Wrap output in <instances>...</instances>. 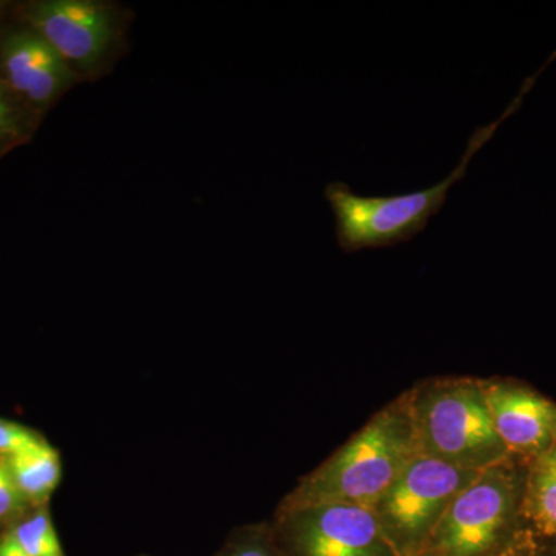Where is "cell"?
I'll use <instances>...</instances> for the list:
<instances>
[{"label":"cell","instance_id":"1","mask_svg":"<svg viewBox=\"0 0 556 556\" xmlns=\"http://www.w3.org/2000/svg\"><path fill=\"white\" fill-rule=\"evenodd\" d=\"M417 455L408 391L376 413L345 445L303 479L281 511L321 504L372 508Z\"/></svg>","mask_w":556,"mask_h":556},{"label":"cell","instance_id":"2","mask_svg":"<svg viewBox=\"0 0 556 556\" xmlns=\"http://www.w3.org/2000/svg\"><path fill=\"white\" fill-rule=\"evenodd\" d=\"M519 101L521 98L496 123L475 130L459 164L447 178L431 188L397 195L367 197L354 192L346 182H329L325 188V199L334 214L336 239L340 249L346 254H354L364 249L397 247L424 232L428 219L444 207L448 190L463 181L470 161L495 135L500 124L514 112Z\"/></svg>","mask_w":556,"mask_h":556},{"label":"cell","instance_id":"3","mask_svg":"<svg viewBox=\"0 0 556 556\" xmlns=\"http://www.w3.org/2000/svg\"><path fill=\"white\" fill-rule=\"evenodd\" d=\"M420 455L482 471L510 459L497 437L482 380L438 379L409 391Z\"/></svg>","mask_w":556,"mask_h":556},{"label":"cell","instance_id":"4","mask_svg":"<svg viewBox=\"0 0 556 556\" xmlns=\"http://www.w3.org/2000/svg\"><path fill=\"white\" fill-rule=\"evenodd\" d=\"M30 30L49 42L80 83L109 76L129 51L134 11L110 0H36L21 9Z\"/></svg>","mask_w":556,"mask_h":556},{"label":"cell","instance_id":"5","mask_svg":"<svg viewBox=\"0 0 556 556\" xmlns=\"http://www.w3.org/2000/svg\"><path fill=\"white\" fill-rule=\"evenodd\" d=\"M525 482L510 459L485 468L439 522L422 556H493L517 540Z\"/></svg>","mask_w":556,"mask_h":556},{"label":"cell","instance_id":"6","mask_svg":"<svg viewBox=\"0 0 556 556\" xmlns=\"http://www.w3.org/2000/svg\"><path fill=\"white\" fill-rule=\"evenodd\" d=\"M479 473L419 453L372 507L394 555L422 556L445 511Z\"/></svg>","mask_w":556,"mask_h":556},{"label":"cell","instance_id":"7","mask_svg":"<svg viewBox=\"0 0 556 556\" xmlns=\"http://www.w3.org/2000/svg\"><path fill=\"white\" fill-rule=\"evenodd\" d=\"M281 517L285 556H396L372 508L321 504Z\"/></svg>","mask_w":556,"mask_h":556},{"label":"cell","instance_id":"8","mask_svg":"<svg viewBox=\"0 0 556 556\" xmlns=\"http://www.w3.org/2000/svg\"><path fill=\"white\" fill-rule=\"evenodd\" d=\"M0 79L36 115L49 112L79 84L53 47L28 27L0 39Z\"/></svg>","mask_w":556,"mask_h":556},{"label":"cell","instance_id":"9","mask_svg":"<svg viewBox=\"0 0 556 556\" xmlns=\"http://www.w3.org/2000/svg\"><path fill=\"white\" fill-rule=\"evenodd\" d=\"M482 388L508 455L533 460L556 447V402L506 380H482Z\"/></svg>","mask_w":556,"mask_h":556},{"label":"cell","instance_id":"10","mask_svg":"<svg viewBox=\"0 0 556 556\" xmlns=\"http://www.w3.org/2000/svg\"><path fill=\"white\" fill-rule=\"evenodd\" d=\"M521 511L533 530L556 546V447L533 459L525 482Z\"/></svg>","mask_w":556,"mask_h":556},{"label":"cell","instance_id":"11","mask_svg":"<svg viewBox=\"0 0 556 556\" xmlns=\"http://www.w3.org/2000/svg\"><path fill=\"white\" fill-rule=\"evenodd\" d=\"M7 464L25 500H47L60 484V455L47 442L20 455L10 456Z\"/></svg>","mask_w":556,"mask_h":556},{"label":"cell","instance_id":"12","mask_svg":"<svg viewBox=\"0 0 556 556\" xmlns=\"http://www.w3.org/2000/svg\"><path fill=\"white\" fill-rule=\"evenodd\" d=\"M33 118L36 113L25 108L0 79V155L28 138Z\"/></svg>","mask_w":556,"mask_h":556},{"label":"cell","instance_id":"13","mask_svg":"<svg viewBox=\"0 0 556 556\" xmlns=\"http://www.w3.org/2000/svg\"><path fill=\"white\" fill-rule=\"evenodd\" d=\"M10 533L30 556H65L60 536L47 511H40L27 521L21 522Z\"/></svg>","mask_w":556,"mask_h":556},{"label":"cell","instance_id":"14","mask_svg":"<svg viewBox=\"0 0 556 556\" xmlns=\"http://www.w3.org/2000/svg\"><path fill=\"white\" fill-rule=\"evenodd\" d=\"M42 439L27 428L0 419V453L7 456L20 455L27 450L42 445Z\"/></svg>","mask_w":556,"mask_h":556},{"label":"cell","instance_id":"15","mask_svg":"<svg viewBox=\"0 0 556 556\" xmlns=\"http://www.w3.org/2000/svg\"><path fill=\"white\" fill-rule=\"evenodd\" d=\"M24 501L25 497L11 475L9 464L0 463V521L13 517Z\"/></svg>","mask_w":556,"mask_h":556},{"label":"cell","instance_id":"16","mask_svg":"<svg viewBox=\"0 0 556 556\" xmlns=\"http://www.w3.org/2000/svg\"><path fill=\"white\" fill-rule=\"evenodd\" d=\"M219 556H277V554L263 538H249L240 541L239 544H233Z\"/></svg>","mask_w":556,"mask_h":556},{"label":"cell","instance_id":"17","mask_svg":"<svg viewBox=\"0 0 556 556\" xmlns=\"http://www.w3.org/2000/svg\"><path fill=\"white\" fill-rule=\"evenodd\" d=\"M540 544L536 543L535 535L529 530L519 533L517 540L493 556H538L540 554Z\"/></svg>","mask_w":556,"mask_h":556},{"label":"cell","instance_id":"18","mask_svg":"<svg viewBox=\"0 0 556 556\" xmlns=\"http://www.w3.org/2000/svg\"><path fill=\"white\" fill-rule=\"evenodd\" d=\"M0 556H30L20 546L13 535L9 533L0 541Z\"/></svg>","mask_w":556,"mask_h":556},{"label":"cell","instance_id":"19","mask_svg":"<svg viewBox=\"0 0 556 556\" xmlns=\"http://www.w3.org/2000/svg\"><path fill=\"white\" fill-rule=\"evenodd\" d=\"M538 556H556V546L554 551L548 552V554L546 551H540V554H538Z\"/></svg>","mask_w":556,"mask_h":556},{"label":"cell","instance_id":"20","mask_svg":"<svg viewBox=\"0 0 556 556\" xmlns=\"http://www.w3.org/2000/svg\"><path fill=\"white\" fill-rule=\"evenodd\" d=\"M7 9V2H2V0H0V16H2V13H3V10Z\"/></svg>","mask_w":556,"mask_h":556}]
</instances>
